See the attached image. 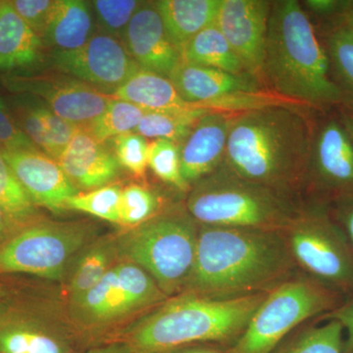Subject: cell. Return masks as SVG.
<instances>
[{"mask_svg": "<svg viewBox=\"0 0 353 353\" xmlns=\"http://www.w3.org/2000/svg\"><path fill=\"white\" fill-rule=\"evenodd\" d=\"M236 115L209 111L181 143V170L190 187L220 168Z\"/></svg>", "mask_w": 353, "mask_h": 353, "instance_id": "16", "label": "cell"}, {"mask_svg": "<svg viewBox=\"0 0 353 353\" xmlns=\"http://www.w3.org/2000/svg\"><path fill=\"white\" fill-rule=\"evenodd\" d=\"M161 201L152 190L139 185L121 192L120 225L138 227L158 215Z\"/></svg>", "mask_w": 353, "mask_h": 353, "instance_id": "33", "label": "cell"}, {"mask_svg": "<svg viewBox=\"0 0 353 353\" xmlns=\"http://www.w3.org/2000/svg\"><path fill=\"white\" fill-rule=\"evenodd\" d=\"M189 192L188 213L201 226L282 231L303 208L294 196L241 179L222 166Z\"/></svg>", "mask_w": 353, "mask_h": 353, "instance_id": "5", "label": "cell"}, {"mask_svg": "<svg viewBox=\"0 0 353 353\" xmlns=\"http://www.w3.org/2000/svg\"><path fill=\"white\" fill-rule=\"evenodd\" d=\"M0 148L2 152L38 148L22 131L8 102L2 97H0Z\"/></svg>", "mask_w": 353, "mask_h": 353, "instance_id": "38", "label": "cell"}, {"mask_svg": "<svg viewBox=\"0 0 353 353\" xmlns=\"http://www.w3.org/2000/svg\"><path fill=\"white\" fill-rule=\"evenodd\" d=\"M328 208L353 250V194L334 199L328 203Z\"/></svg>", "mask_w": 353, "mask_h": 353, "instance_id": "40", "label": "cell"}, {"mask_svg": "<svg viewBox=\"0 0 353 353\" xmlns=\"http://www.w3.org/2000/svg\"><path fill=\"white\" fill-rule=\"evenodd\" d=\"M148 111L130 102L113 99L108 109L81 130L104 143L127 132H136Z\"/></svg>", "mask_w": 353, "mask_h": 353, "instance_id": "29", "label": "cell"}, {"mask_svg": "<svg viewBox=\"0 0 353 353\" xmlns=\"http://www.w3.org/2000/svg\"><path fill=\"white\" fill-rule=\"evenodd\" d=\"M57 162L77 189L88 190L108 185L121 169L115 154L81 128Z\"/></svg>", "mask_w": 353, "mask_h": 353, "instance_id": "18", "label": "cell"}, {"mask_svg": "<svg viewBox=\"0 0 353 353\" xmlns=\"http://www.w3.org/2000/svg\"><path fill=\"white\" fill-rule=\"evenodd\" d=\"M41 114L44 128H46L48 148H50L48 155L57 161L65 148L68 146L74 136L80 130V127L59 117L53 111H51L43 101L41 103Z\"/></svg>", "mask_w": 353, "mask_h": 353, "instance_id": "37", "label": "cell"}, {"mask_svg": "<svg viewBox=\"0 0 353 353\" xmlns=\"http://www.w3.org/2000/svg\"><path fill=\"white\" fill-rule=\"evenodd\" d=\"M323 319L336 320L343 325L347 333L345 340V353H353V296L348 297L339 307L331 311Z\"/></svg>", "mask_w": 353, "mask_h": 353, "instance_id": "42", "label": "cell"}, {"mask_svg": "<svg viewBox=\"0 0 353 353\" xmlns=\"http://www.w3.org/2000/svg\"><path fill=\"white\" fill-rule=\"evenodd\" d=\"M114 139L115 157L120 166L136 176H143L148 167V146L145 138L137 132H127Z\"/></svg>", "mask_w": 353, "mask_h": 353, "instance_id": "36", "label": "cell"}, {"mask_svg": "<svg viewBox=\"0 0 353 353\" xmlns=\"http://www.w3.org/2000/svg\"><path fill=\"white\" fill-rule=\"evenodd\" d=\"M209 111L201 108L148 111L134 132L145 139H166L180 145Z\"/></svg>", "mask_w": 353, "mask_h": 353, "instance_id": "26", "label": "cell"}, {"mask_svg": "<svg viewBox=\"0 0 353 353\" xmlns=\"http://www.w3.org/2000/svg\"><path fill=\"white\" fill-rule=\"evenodd\" d=\"M223 0H159L155 1L169 37L181 51L183 44L202 30L214 25Z\"/></svg>", "mask_w": 353, "mask_h": 353, "instance_id": "21", "label": "cell"}, {"mask_svg": "<svg viewBox=\"0 0 353 353\" xmlns=\"http://www.w3.org/2000/svg\"><path fill=\"white\" fill-rule=\"evenodd\" d=\"M262 79L274 94L292 103L320 109L343 105L326 48L297 0L272 1Z\"/></svg>", "mask_w": 353, "mask_h": 353, "instance_id": "3", "label": "cell"}, {"mask_svg": "<svg viewBox=\"0 0 353 353\" xmlns=\"http://www.w3.org/2000/svg\"><path fill=\"white\" fill-rule=\"evenodd\" d=\"M292 105L276 104L236 114L221 166L294 196L303 188L313 121Z\"/></svg>", "mask_w": 353, "mask_h": 353, "instance_id": "2", "label": "cell"}, {"mask_svg": "<svg viewBox=\"0 0 353 353\" xmlns=\"http://www.w3.org/2000/svg\"><path fill=\"white\" fill-rule=\"evenodd\" d=\"M343 325L327 320L319 326H307L288 336L271 353H345Z\"/></svg>", "mask_w": 353, "mask_h": 353, "instance_id": "27", "label": "cell"}, {"mask_svg": "<svg viewBox=\"0 0 353 353\" xmlns=\"http://www.w3.org/2000/svg\"><path fill=\"white\" fill-rule=\"evenodd\" d=\"M339 27L343 30L348 38L353 41V7L339 22Z\"/></svg>", "mask_w": 353, "mask_h": 353, "instance_id": "45", "label": "cell"}, {"mask_svg": "<svg viewBox=\"0 0 353 353\" xmlns=\"http://www.w3.org/2000/svg\"><path fill=\"white\" fill-rule=\"evenodd\" d=\"M341 108V111L339 116H340L343 126H345V129L347 130V132H350V134L352 136L353 139V111L348 110V109L345 108Z\"/></svg>", "mask_w": 353, "mask_h": 353, "instance_id": "46", "label": "cell"}, {"mask_svg": "<svg viewBox=\"0 0 353 353\" xmlns=\"http://www.w3.org/2000/svg\"><path fill=\"white\" fill-rule=\"evenodd\" d=\"M1 152L37 205L62 212L70 197L79 194L57 160L38 148Z\"/></svg>", "mask_w": 353, "mask_h": 353, "instance_id": "14", "label": "cell"}, {"mask_svg": "<svg viewBox=\"0 0 353 353\" xmlns=\"http://www.w3.org/2000/svg\"><path fill=\"white\" fill-rule=\"evenodd\" d=\"M148 167L162 182L180 192H190L181 170L180 145L166 139H155L148 146Z\"/></svg>", "mask_w": 353, "mask_h": 353, "instance_id": "31", "label": "cell"}, {"mask_svg": "<svg viewBox=\"0 0 353 353\" xmlns=\"http://www.w3.org/2000/svg\"><path fill=\"white\" fill-rule=\"evenodd\" d=\"M83 353H132L131 348L128 347L126 343H112L105 347L92 348L88 352Z\"/></svg>", "mask_w": 353, "mask_h": 353, "instance_id": "43", "label": "cell"}, {"mask_svg": "<svg viewBox=\"0 0 353 353\" xmlns=\"http://www.w3.org/2000/svg\"><path fill=\"white\" fill-rule=\"evenodd\" d=\"M71 343L61 334L27 324L0 327V353H71Z\"/></svg>", "mask_w": 353, "mask_h": 353, "instance_id": "25", "label": "cell"}, {"mask_svg": "<svg viewBox=\"0 0 353 353\" xmlns=\"http://www.w3.org/2000/svg\"><path fill=\"white\" fill-rule=\"evenodd\" d=\"M303 8L320 18L338 19L336 25L353 7V1L347 0H305Z\"/></svg>", "mask_w": 353, "mask_h": 353, "instance_id": "41", "label": "cell"}, {"mask_svg": "<svg viewBox=\"0 0 353 353\" xmlns=\"http://www.w3.org/2000/svg\"><path fill=\"white\" fill-rule=\"evenodd\" d=\"M16 94H31L59 117L85 126L108 109L113 97L72 77H12L6 80Z\"/></svg>", "mask_w": 353, "mask_h": 353, "instance_id": "12", "label": "cell"}, {"mask_svg": "<svg viewBox=\"0 0 353 353\" xmlns=\"http://www.w3.org/2000/svg\"><path fill=\"white\" fill-rule=\"evenodd\" d=\"M199 225L181 211L158 214L120 241L123 254L148 272L166 296L185 290L196 260Z\"/></svg>", "mask_w": 353, "mask_h": 353, "instance_id": "7", "label": "cell"}, {"mask_svg": "<svg viewBox=\"0 0 353 353\" xmlns=\"http://www.w3.org/2000/svg\"><path fill=\"white\" fill-rule=\"evenodd\" d=\"M271 6L268 0H223L215 22L246 73L261 83Z\"/></svg>", "mask_w": 353, "mask_h": 353, "instance_id": "13", "label": "cell"}, {"mask_svg": "<svg viewBox=\"0 0 353 353\" xmlns=\"http://www.w3.org/2000/svg\"><path fill=\"white\" fill-rule=\"evenodd\" d=\"M111 255L108 248L99 245L83 255L77 267L70 285V294L77 303L97 285L109 270Z\"/></svg>", "mask_w": 353, "mask_h": 353, "instance_id": "35", "label": "cell"}, {"mask_svg": "<svg viewBox=\"0 0 353 353\" xmlns=\"http://www.w3.org/2000/svg\"><path fill=\"white\" fill-rule=\"evenodd\" d=\"M345 301L338 292L301 273L267 292L240 338L226 353H271L311 318L323 317Z\"/></svg>", "mask_w": 353, "mask_h": 353, "instance_id": "6", "label": "cell"}, {"mask_svg": "<svg viewBox=\"0 0 353 353\" xmlns=\"http://www.w3.org/2000/svg\"><path fill=\"white\" fill-rule=\"evenodd\" d=\"M169 79L183 101L205 109L231 95L264 92L262 83L252 76L185 62L179 64Z\"/></svg>", "mask_w": 353, "mask_h": 353, "instance_id": "17", "label": "cell"}, {"mask_svg": "<svg viewBox=\"0 0 353 353\" xmlns=\"http://www.w3.org/2000/svg\"><path fill=\"white\" fill-rule=\"evenodd\" d=\"M170 353H226L225 350L215 347H187Z\"/></svg>", "mask_w": 353, "mask_h": 353, "instance_id": "44", "label": "cell"}, {"mask_svg": "<svg viewBox=\"0 0 353 353\" xmlns=\"http://www.w3.org/2000/svg\"><path fill=\"white\" fill-rule=\"evenodd\" d=\"M34 202L0 152V208L6 220L25 222L36 212Z\"/></svg>", "mask_w": 353, "mask_h": 353, "instance_id": "30", "label": "cell"}, {"mask_svg": "<svg viewBox=\"0 0 353 353\" xmlns=\"http://www.w3.org/2000/svg\"><path fill=\"white\" fill-rule=\"evenodd\" d=\"M94 34L90 2L55 0L41 39L53 51H71L82 48Z\"/></svg>", "mask_w": 353, "mask_h": 353, "instance_id": "19", "label": "cell"}, {"mask_svg": "<svg viewBox=\"0 0 353 353\" xmlns=\"http://www.w3.org/2000/svg\"><path fill=\"white\" fill-rule=\"evenodd\" d=\"M87 232L77 225L39 224L0 246V271L57 280L85 243Z\"/></svg>", "mask_w": 353, "mask_h": 353, "instance_id": "9", "label": "cell"}, {"mask_svg": "<svg viewBox=\"0 0 353 353\" xmlns=\"http://www.w3.org/2000/svg\"><path fill=\"white\" fill-rule=\"evenodd\" d=\"M75 303L83 322L90 325L108 324L139 309L121 280L117 266L109 269L97 285Z\"/></svg>", "mask_w": 353, "mask_h": 353, "instance_id": "22", "label": "cell"}, {"mask_svg": "<svg viewBox=\"0 0 353 353\" xmlns=\"http://www.w3.org/2000/svg\"><path fill=\"white\" fill-rule=\"evenodd\" d=\"M334 83L343 97V105L353 111V41L339 26L329 30L324 43Z\"/></svg>", "mask_w": 353, "mask_h": 353, "instance_id": "28", "label": "cell"}, {"mask_svg": "<svg viewBox=\"0 0 353 353\" xmlns=\"http://www.w3.org/2000/svg\"><path fill=\"white\" fill-rule=\"evenodd\" d=\"M181 57L185 63L211 67L236 75H250L215 24L202 30L183 44Z\"/></svg>", "mask_w": 353, "mask_h": 353, "instance_id": "24", "label": "cell"}, {"mask_svg": "<svg viewBox=\"0 0 353 353\" xmlns=\"http://www.w3.org/2000/svg\"><path fill=\"white\" fill-rule=\"evenodd\" d=\"M6 218L4 216L3 212H2L1 208H0V234L4 231V228H6Z\"/></svg>", "mask_w": 353, "mask_h": 353, "instance_id": "47", "label": "cell"}, {"mask_svg": "<svg viewBox=\"0 0 353 353\" xmlns=\"http://www.w3.org/2000/svg\"><path fill=\"white\" fill-rule=\"evenodd\" d=\"M143 3L137 0H95L90 6L99 32L120 39L124 38L132 18Z\"/></svg>", "mask_w": 353, "mask_h": 353, "instance_id": "34", "label": "cell"}, {"mask_svg": "<svg viewBox=\"0 0 353 353\" xmlns=\"http://www.w3.org/2000/svg\"><path fill=\"white\" fill-rule=\"evenodd\" d=\"M125 46L141 69L169 78L182 62L181 51L172 41L153 3H143L128 26Z\"/></svg>", "mask_w": 353, "mask_h": 353, "instance_id": "15", "label": "cell"}, {"mask_svg": "<svg viewBox=\"0 0 353 353\" xmlns=\"http://www.w3.org/2000/svg\"><path fill=\"white\" fill-rule=\"evenodd\" d=\"M303 189L318 203L353 194V139L340 116L313 121Z\"/></svg>", "mask_w": 353, "mask_h": 353, "instance_id": "10", "label": "cell"}, {"mask_svg": "<svg viewBox=\"0 0 353 353\" xmlns=\"http://www.w3.org/2000/svg\"><path fill=\"white\" fill-rule=\"evenodd\" d=\"M297 270L282 231L201 226L185 294L210 297L261 294Z\"/></svg>", "mask_w": 353, "mask_h": 353, "instance_id": "1", "label": "cell"}, {"mask_svg": "<svg viewBox=\"0 0 353 353\" xmlns=\"http://www.w3.org/2000/svg\"><path fill=\"white\" fill-rule=\"evenodd\" d=\"M122 189L118 185H105L70 197L66 208L87 213L99 219L120 224V199Z\"/></svg>", "mask_w": 353, "mask_h": 353, "instance_id": "32", "label": "cell"}, {"mask_svg": "<svg viewBox=\"0 0 353 353\" xmlns=\"http://www.w3.org/2000/svg\"><path fill=\"white\" fill-rule=\"evenodd\" d=\"M282 234L304 275L345 299L353 296V250L328 204L303 206Z\"/></svg>", "mask_w": 353, "mask_h": 353, "instance_id": "8", "label": "cell"}, {"mask_svg": "<svg viewBox=\"0 0 353 353\" xmlns=\"http://www.w3.org/2000/svg\"><path fill=\"white\" fill-rule=\"evenodd\" d=\"M55 1V0H54ZM53 0H11L9 3L30 28L38 34H43L51 12Z\"/></svg>", "mask_w": 353, "mask_h": 353, "instance_id": "39", "label": "cell"}, {"mask_svg": "<svg viewBox=\"0 0 353 353\" xmlns=\"http://www.w3.org/2000/svg\"><path fill=\"white\" fill-rule=\"evenodd\" d=\"M50 59L58 71L105 94H112L141 69L121 39L101 32L78 50L53 51Z\"/></svg>", "mask_w": 353, "mask_h": 353, "instance_id": "11", "label": "cell"}, {"mask_svg": "<svg viewBox=\"0 0 353 353\" xmlns=\"http://www.w3.org/2000/svg\"><path fill=\"white\" fill-rule=\"evenodd\" d=\"M41 37L14 10L9 1H0V70L30 68L41 59Z\"/></svg>", "mask_w": 353, "mask_h": 353, "instance_id": "20", "label": "cell"}, {"mask_svg": "<svg viewBox=\"0 0 353 353\" xmlns=\"http://www.w3.org/2000/svg\"><path fill=\"white\" fill-rule=\"evenodd\" d=\"M110 95L146 111L197 108L183 101L170 79L141 68Z\"/></svg>", "mask_w": 353, "mask_h": 353, "instance_id": "23", "label": "cell"}, {"mask_svg": "<svg viewBox=\"0 0 353 353\" xmlns=\"http://www.w3.org/2000/svg\"><path fill=\"white\" fill-rule=\"evenodd\" d=\"M0 152H2L1 148H0Z\"/></svg>", "mask_w": 353, "mask_h": 353, "instance_id": "48", "label": "cell"}, {"mask_svg": "<svg viewBox=\"0 0 353 353\" xmlns=\"http://www.w3.org/2000/svg\"><path fill=\"white\" fill-rule=\"evenodd\" d=\"M267 292L236 297L183 294L143 318L124 343L132 353H170L197 343L230 347L243 333Z\"/></svg>", "mask_w": 353, "mask_h": 353, "instance_id": "4", "label": "cell"}]
</instances>
